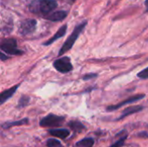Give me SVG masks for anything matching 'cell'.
Here are the masks:
<instances>
[{
	"instance_id": "23",
	"label": "cell",
	"mask_w": 148,
	"mask_h": 147,
	"mask_svg": "<svg viewBox=\"0 0 148 147\" xmlns=\"http://www.w3.org/2000/svg\"><path fill=\"white\" fill-rule=\"evenodd\" d=\"M146 6H147V10H148V0L146 1Z\"/></svg>"
},
{
	"instance_id": "10",
	"label": "cell",
	"mask_w": 148,
	"mask_h": 147,
	"mask_svg": "<svg viewBox=\"0 0 148 147\" xmlns=\"http://www.w3.org/2000/svg\"><path fill=\"white\" fill-rule=\"evenodd\" d=\"M143 109V107L141 106H132V107H128L127 108H126L123 112H122V114L121 115V117L118 119V120H121V119H124L125 117L128 116V115H131L133 113H138L140 111H141Z\"/></svg>"
},
{
	"instance_id": "1",
	"label": "cell",
	"mask_w": 148,
	"mask_h": 147,
	"mask_svg": "<svg viewBox=\"0 0 148 147\" xmlns=\"http://www.w3.org/2000/svg\"><path fill=\"white\" fill-rule=\"evenodd\" d=\"M56 6L57 3L55 0H38L31 3L29 10L35 13L40 12L42 14H49Z\"/></svg>"
},
{
	"instance_id": "8",
	"label": "cell",
	"mask_w": 148,
	"mask_h": 147,
	"mask_svg": "<svg viewBox=\"0 0 148 147\" xmlns=\"http://www.w3.org/2000/svg\"><path fill=\"white\" fill-rule=\"evenodd\" d=\"M19 85H16L15 87H12L7 90H4L3 92H2L0 94V104H3V102H5L7 100H9L16 91V89L18 88Z\"/></svg>"
},
{
	"instance_id": "13",
	"label": "cell",
	"mask_w": 148,
	"mask_h": 147,
	"mask_svg": "<svg viewBox=\"0 0 148 147\" xmlns=\"http://www.w3.org/2000/svg\"><path fill=\"white\" fill-rule=\"evenodd\" d=\"M95 144V141L91 138L83 139L80 141H78L75 145L76 147H92Z\"/></svg>"
},
{
	"instance_id": "11",
	"label": "cell",
	"mask_w": 148,
	"mask_h": 147,
	"mask_svg": "<svg viewBox=\"0 0 148 147\" xmlns=\"http://www.w3.org/2000/svg\"><path fill=\"white\" fill-rule=\"evenodd\" d=\"M66 30H67V25H63L62 27H61V28L58 29V31L55 34L54 36H52L49 40H48L46 42H44V45H49V44L53 43L56 40L59 39L60 37H62V36L65 35Z\"/></svg>"
},
{
	"instance_id": "15",
	"label": "cell",
	"mask_w": 148,
	"mask_h": 147,
	"mask_svg": "<svg viewBox=\"0 0 148 147\" xmlns=\"http://www.w3.org/2000/svg\"><path fill=\"white\" fill-rule=\"evenodd\" d=\"M29 122V120L28 119H23L22 120H19V121H16V122H10V123H6L3 126V128H9V127H11V126H21V125H24V124H27Z\"/></svg>"
},
{
	"instance_id": "6",
	"label": "cell",
	"mask_w": 148,
	"mask_h": 147,
	"mask_svg": "<svg viewBox=\"0 0 148 147\" xmlns=\"http://www.w3.org/2000/svg\"><path fill=\"white\" fill-rule=\"evenodd\" d=\"M144 97H145V94H137V95L129 97L128 99H127V100L124 101H121V102H120V103H118V104H116V105H112V106L108 107L107 108V110L109 111V112L114 111V110H116V109H118V108H120V107H123V106H125V105L131 104V103H134V102H135V101H138L143 99Z\"/></svg>"
},
{
	"instance_id": "7",
	"label": "cell",
	"mask_w": 148,
	"mask_h": 147,
	"mask_svg": "<svg viewBox=\"0 0 148 147\" xmlns=\"http://www.w3.org/2000/svg\"><path fill=\"white\" fill-rule=\"evenodd\" d=\"M36 24V22L33 19L24 21L20 26V33L22 35H27L29 33H31L35 29Z\"/></svg>"
},
{
	"instance_id": "4",
	"label": "cell",
	"mask_w": 148,
	"mask_h": 147,
	"mask_svg": "<svg viewBox=\"0 0 148 147\" xmlns=\"http://www.w3.org/2000/svg\"><path fill=\"white\" fill-rule=\"evenodd\" d=\"M64 121V118L55 114H49L40 121V126L43 127L47 126H60Z\"/></svg>"
},
{
	"instance_id": "3",
	"label": "cell",
	"mask_w": 148,
	"mask_h": 147,
	"mask_svg": "<svg viewBox=\"0 0 148 147\" xmlns=\"http://www.w3.org/2000/svg\"><path fill=\"white\" fill-rule=\"evenodd\" d=\"M0 49L3 51H4L6 54H9V55H21L23 53L21 50L17 49L16 41L12 38L4 40L1 43Z\"/></svg>"
},
{
	"instance_id": "14",
	"label": "cell",
	"mask_w": 148,
	"mask_h": 147,
	"mask_svg": "<svg viewBox=\"0 0 148 147\" xmlns=\"http://www.w3.org/2000/svg\"><path fill=\"white\" fill-rule=\"evenodd\" d=\"M69 126L74 131L78 132V133L84 129L83 125H82V123H80L79 121H71V122L69 124Z\"/></svg>"
},
{
	"instance_id": "20",
	"label": "cell",
	"mask_w": 148,
	"mask_h": 147,
	"mask_svg": "<svg viewBox=\"0 0 148 147\" xmlns=\"http://www.w3.org/2000/svg\"><path fill=\"white\" fill-rule=\"evenodd\" d=\"M95 76H96V75H95V74H91V75H85V76L83 77V79H84V80H88V79L94 78V77H95Z\"/></svg>"
},
{
	"instance_id": "12",
	"label": "cell",
	"mask_w": 148,
	"mask_h": 147,
	"mask_svg": "<svg viewBox=\"0 0 148 147\" xmlns=\"http://www.w3.org/2000/svg\"><path fill=\"white\" fill-rule=\"evenodd\" d=\"M51 135L56 137V138H60V139H66L69 136V131L67 129H54V130H50L49 132Z\"/></svg>"
},
{
	"instance_id": "9",
	"label": "cell",
	"mask_w": 148,
	"mask_h": 147,
	"mask_svg": "<svg viewBox=\"0 0 148 147\" xmlns=\"http://www.w3.org/2000/svg\"><path fill=\"white\" fill-rule=\"evenodd\" d=\"M68 13L66 11H63V10H58V11H55V12H52L51 14H49L45 16L46 19L48 20H50V21H61L62 19H64L66 16H67Z\"/></svg>"
},
{
	"instance_id": "18",
	"label": "cell",
	"mask_w": 148,
	"mask_h": 147,
	"mask_svg": "<svg viewBox=\"0 0 148 147\" xmlns=\"http://www.w3.org/2000/svg\"><path fill=\"white\" fill-rule=\"evenodd\" d=\"M127 135H125V136H123V137H121L117 142H115L114 145H112L111 147H121L123 145H124V143H125V140H126V139H127Z\"/></svg>"
},
{
	"instance_id": "17",
	"label": "cell",
	"mask_w": 148,
	"mask_h": 147,
	"mask_svg": "<svg viewBox=\"0 0 148 147\" xmlns=\"http://www.w3.org/2000/svg\"><path fill=\"white\" fill-rule=\"evenodd\" d=\"M29 101V97H27V96H23V98H21L19 100V102H18V107H25L28 102Z\"/></svg>"
},
{
	"instance_id": "2",
	"label": "cell",
	"mask_w": 148,
	"mask_h": 147,
	"mask_svg": "<svg viewBox=\"0 0 148 147\" xmlns=\"http://www.w3.org/2000/svg\"><path fill=\"white\" fill-rule=\"evenodd\" d=\"M86 24H87V23H86V22H84V23H82L79 24V25H78V26L74 29L73 33H72V34L69 36V37L66 40V42H64V44L62 45V49H60V51H59V55H63L64 53H66L67 51H69V50L73 47L74 43L75 42L76 39H77V38H78V36H80L81 32H82V31L83 30V29L85 28Z\"/></svg>"
},
{
	"instance_id": "21",
	"label": "cell",
	"mask_w": 148,
	"mask_h": 147,
	"mask_svg": "<svg viewBox=\"0 0 148 147\" xmlns=\"http://www.w3.org/2000/svg\"><path fill=\"white\" fill-rule=\"evenodd\" d=\"M139 136H140V137H146V138H148V134L147 133H145V132L139 133Z\"/></svg>"
},
{
	"instance_id": "19",
	"label": "cell",
	"mask_w": 148,
	"mask_h": 147,
	"mask_svg": "<svg viewBox=\"0 0 148 147\" xmlns=\"http://www.w3.org/2000/svg\"><path fill=\"white\" fill-rule=\"evenodd\" d=\"M138 77L140 79H148V68H145L138 74Z\"/></svg>"
},
{
	"instance_id": "22",
	"label": "cell",
	"mask_w": 148,
	"mask_h": 147,
	"mask_svg": "<svg viewBox=\"0 0 148 147\" xmlns=\"http://www.w3.org/2000/svg\"><path fill=\"white\" fill-rule=\"evenodd\" d=\"M0 58H1L2 60H5V59H7L8 57H7V56H5L4 55H3L2 53H0Z\"/></svg>"
},
{
	"instance_id": "16",
	"label": "cell",
	"mask_w": 148,
	"mask_h": 147,
	"mask_svg": "<svg viewBox=\"0 0 148 147\" xmlns=\"http://www.w3.org/2000/svg\"><path fill=\"white\" fill-rule=\"evenodd\" d=\"M47 146L48 147H62L60 141H58L57 139H49L47 142Z\"/></svg>"
},
{
	"instance_id": "5",
	"label": "cell",
	"mask_w": 148,
	"mask_h": 147,
	"mask_svg": "<svg viewBox=\"0 0 148 147\" xmlns=\"http://www.w3.org/2000/svg\"><path fill=\"white\" fill-rule=\"evenodd\" d=\"M54 67L61 73H68L72 70L73 66L69 57H62L54 62Z\"/></svg>"
}]
</instances>
